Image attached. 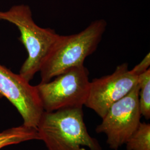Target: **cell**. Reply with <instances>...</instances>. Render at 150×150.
I'll use <instances>...</instances> for the list:
<instances>
[{
	"label": "cell",
	"mask_w": 150,
	"mask_h": 150,
	"mask_svg": "<svg viewBox=\"0 0 150 150\" xmlns=\"http://www.w3.org/2000/svg\"><path fill=\"white\" fill-rule=\"evenodd\" d=\"M0 20L15 25L20 32V40L28 56L19 74L30 82L39 72L44 59L60 35L52 28L38 26L33 19L30 6L26 5L13 6L7 11H0Z\"/></svg>",
	"instance_id": "3957f363"
},
{
	"label": "cell",
	"mask_w": 150,
	"mask_h": 150,
	"mask_svg": "<svg viewBox=\"0 0 150 150\" xmlns=\"http://www.w3.org/2000/svg\"><path fill=\"white\" fill-rule=\"evenodd\" d=\"M54 78L36 86L44 111L85 106L90 81L89 72L84 65L66 70Z\"/></svg>",
	"instance_id": "277c9868"
},
{
	"label": "cell",
	"mask_w": 150,
	"mask_h": 150,
	"mask_svg": "<svg viewBox=\"0 0 150 150\" xmlns=\"http://www.w3.org/2000/svg\"><path fill=\"white\" fill-rule=\"evenodd\" d=\"M107 26L105 20H96L77 33L59 35L41 66L40 82H47L66 70L83 66L86 58L96 50Z\"/></svg>",
	"instance_id": "6da1fadb"
},
{
	"label": "cell",
	"mask_w": 150,
	"mask_h": 150,
	"mask_svg": "<svg viewBox=\"0 0 150 150\" xmlns=\"http://www.w3.org/2000/svg\"><path fill=\"white\" fill-rule=\"evenodd\" d=\"M127 150H150V124L140 122L126 143Z\"/></svg>",
	"instance_id": "9c48e42d"
},
{
	"label": "cell",
	"mask_w": 150,
	"mask_h": 150,
	"mask_svg": "<svg viewBox=\"0 0 150 150\" xmlns=\"http://www.w3.org/2000/svg\"><path fill=\"white\" fill-rule=\"evenodd\" d=\"M138 86L139 101L141 116L150 118V69L139 75Z\"/></svg>",
	"instance_id": "30bf717a"
},
{
	"label": "cell",
	"mask_w": 150,
	"mask_h": 150,
	"mask_svg": "<svg viewBox=\"0 0 150 150\" xmlns=\"http://www.w3.org/2000/svg\"></svg>",
	"instance_id": "7c38bea8"
},
{
	"label": "cell",
	"mask_w": 150,
	"mask_h": 150,
	"mask_svg": "<svg viewBox=\"0 0 150 150\" xmlns=\"http://www.w3.org/2000/svg\"><path fill=\"white\" fill-rule=\"evenodd\" d=\"M150 53H148L146 55L144 59L139 64L136 65L131 70L136 75L139 76L145 72L147 70H149L150 69Z\"/></svg>",
	"instance_id": "8fae6325"
},
{
	"label": "cell",
	"mask_w": 150,
	"mask_h": 150,
	"mask_svg": "<svg viewBox=\"0 0 150 150\" xmlns=\"http://www.w3.org/2000/svg\"><path fill=\"white\" fill-rule=\"evenodd\" d=\"M31 140H40L38 129L22 124L0 132V149L10 145Z\"/></svg>",
	"instance_id": "ba28073f"
},
{
	"label": "cell",
	"mask_w": 150,
	"mask_h": 150,
	"mask_svg": "<svg viewBox=\"0 0 150 150\" xmlns=\"http://www.w3.org/2000/svg\"><path fill=\"white\" fill-rule=\"evenodd\" d=\"M139 90L137 85L126 96L114 103L97 126V133L106 136L107 144L112 150L125 145L141 122Z\"/></svg>",
	"instance_id": "5b68a950"
},
{
	"label": "cell",
	"mask_w": 150,
	"mask_h": 150,
	"mask_svg": "<svg viewBox=\"0 0 150 150\" xmlns=\"http://www.w3.org/2000/svg\"><path fill=\"white\" fill-rule=\"evenodd\" d=\"M3 97L16 107L23 125L37 129L44 110L36 87L0 64V97Z\"/></svg>",
	"instance_id": "52a82bcc"
},
{
	"label": "cell",
	"mask_w": 150,
	"mask_h": 150,
	"mask_svg": "<svg viewBox=\"0 0 150 150\" xmlns=\"http://www.w3.org/2000/svg\"><path fill=\"white\" fill-rule=\"evenodd\" d=\"M37 129L47 150H102L88 134L82 108L44 111Z\"/></svg>",
	"instance_id": "7a4b0ae2"
},
{
	"label": "cell",
	"mask_w": 150,
	"mask_h": 150,
	"mask_svg": "<svg viewBox=\"0 0 150 150\" xmlns=\"http://www.w3.org/2000/svg\"><path fill=\"white\" fill-rule=\"evenodd\" d=\"M139 76L129 70L127 63L119 64L112 74L90 81L85 106L103 118L114 103L138 85Z\"/></svg>",
	"instance_id": "8992f818"
}]
</instances>
